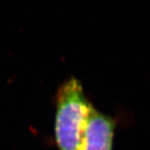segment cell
Instances as JSON below:
<instances>
[{
    "label": "cell",
    "mask_w": 150,
    "mask_h": 150,
    "mask_svg": "<svg viewBox=\"0 0 150 150\" xmlns=\"http://www.w3.org/2000/svg\"><path fill=\"white\" fill-rule=\"evenodd\" d=\"M92 108L77 78L71 77L59 87L54 120L59 150H79Z\"/></svg>",
    "instance_id": "cell-1"
},
{
    "label": "cell",
    "mask_w": 150,
    "mask_h": 150,
    "mask_svg": "<svg viewBox=\"0 0 150 150\" xmlns=\"http://www.w3.org/2000/svg\"><path fill=\"white\" fill-rule=\"evenodd\" d=\"M115 120L92 108L79 150H112Z\"/></svg>",
    "instance_id": "cell-2"
}]
</instances>
